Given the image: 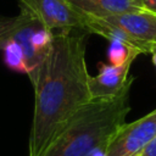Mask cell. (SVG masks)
<instances>
[{
	"instance_id": "6da1fadb",
	"label": "cell",
	"mask_w": 156,
	"mask_h": 156,
	"mask_svg": "<svg viewBox=\"0 0 156 156\" xmlns=\"http://www.w3.org/2000/svg\"><path fill=\"white\" fill-rule=\"evenodd\" d=\"M85 54L83 34L55 33L48 55L29 78L34 88L29 156H43L74 113L91 100Z\"/></svg>"
},
{
	"instance_id": "7a4b0ae2",
	"label": "cell",
	"mask_w": 156,
	"mask_h": 156,
	"mask_svg": "<svg viewBox=\"0 0 156 156\" xmlns=\"http://www.w3.org/2000/svg\"><path fill=\"white\" fill-rule=\"evenodd\" d=\"M128 87L113 99H91L58 133L43 156H101L130 111Z\"/></svg>"
},
{
	"instance_id": "3957f363",
	"label": "cell",
	"mask_w": 156,
	"mask_h": 156,
	"mask_svg": "<svg viewBox=\"0 0 156 156\" xmlns=\"http://www.w3.org/2000/svg\"><path fill=\"white\" fill-rule=\"evenodd\" d=\"M21 11L27 12L50 30L84 28L85 15L67 0H18Z\"/></svg>"
},
{
	"instance_id": "277c9868",
	"label": "cell",
	"mask_w": 156,
	"mask_h": 156,
	"mask_svg": "<svg viewBox=\"0 0 156 156\" xmlns=\"http://www.w3.org/2000/svg\"><path fill=\"white\" fill-rule=\"evenodd\" d=\"M21 12L23 15L22 22L11 35V39L21 49L27 67V76L30 78L48 55L55 33L27 12Z\"/></svg>"
},
{
	"instance_id": "5b68a950",
	"label": "cell",
	"mask_w": 156,
	"mask_h": 156,
	"mask_svg": "<svg viewBox=\"0 0 156 156\" xmlns=\"http://www.w3.org/2000/svg\"><path fill=\"white\" fill-rule=\"evenodd\" d=\"M156 136V108L144 117L123 123L108 140L101 156H135Z\"/></svg>"
},
{
	"instance_id": "8992f818",
	"label": "cell",
	"mask_w": 156,
	"mask_h": 156,
	"mask_svg": "<svg viewBox=\"0 0 156 156\" xmlns=\"http://www.w3.org/2000/svg\"><path fill=\"white\" fill-rule=\"evenodd\" d=\"M100 18L126 33L141 54H151L156 49V13L135 10Z\"/></svg>"
},
{
	"instance_id": "52a82bcc",
	"label": "cell",
	"mask_w": 156,
	"mask_h": 156,
	"mask_svg": "<svg viewBox=\"0 0 156 156\" xmlns=\"http://www.w3.org/2000/svg\"><path fill=\"white\" fill-rule=\"evenodd\" d=\"M138 54L132 55L121 65L100 63L99 73L89 74L88 87L91 99H113L132 87L134 78L129 77V69Z\"/></svg>"
},
{
	"instance_id": "ba28073f",
	"label": "cell",
	"mask_w": 156,
	"mask_h": 156,
	"mask_svg": "<svg viewBox=\"0 0 156 156\" xmlns=\"http://www.w3.org/2000/svg\"><path fill=\"white\" fill-rule=\"evenodd\" d=\"M88 16L107 17L122 12L143 10L139 0H67Z\"/></svg>"
},
{
	"instance_id": "9c48e42d",
	"label": "cell",
	"mask_w": 156,
	"mask_h": 156,
	"mask_svg": "<svg viewBox=\"0 0 156 156\" xmlns=\"http://www.w3.org/2000/svg\"><path fill=\"white\" fill-rule=\"evenodd\" d=\"M1 50L4 51V62L10 69L27 74V67L24 63L22 51L11 38L6 41Z\"/></svg>"
},
{
	"instance_id": "30bf717a",
	"label": "cell",
	"mask_w": 156,
	"mask_h": 156,
	"mask_svg": "<svg viewBox=\"0 0 156 156\" xmlns=\"http://www.w3.org/2000/svg\"><path fill=\"white\" fill-rule=\"evenodd\" d=\"M22 18H23L22 12L12 17L0 16V50L4 48L6 41L11 38V35L18 28L20 23L22 22Z\"/></svg>"
},
{
	"instance_id": "8fae6325",
	"label": "cell",
	"mask_w": 156,
	"mask_h": 156,
	"mask_svg": "<svg viewBox=\"0 0 156 156\" xmlns=\"http://www.w3.org/2000/svg\"><path fill=\"white\" fill-rule=\"evenodd\" d=\"M141 155H144V156H156V136L146 145V147L141 151Z\"/></svg>"
},
{
	"instance_id": "7c38bea8",
	"label": "cell",
	"mask_w": 156,
	"mask_h": 156,
	"mask_svg": "<svg viewBox=\"0 0 156 156\" xmlns=\"http://www.w3.org/2000/svg\"><path fill=\"white\" fill-rule=\"evenodd\" d=\"M143 10L156 13V0H139Z\"/></svg>"
},
{
	"instance_id": "4fadbf2b",
	"label": "cell",
	"mask_w": 156,
	"mask_h": 156,
	"mask_svg": "<svg viewBox=\"0 0 156 156\" xmlns=\"http://www.w3.org/2000/svg\"><path fill=\"white\" fill-rule=\"evenodd\" d=\"M151 56H152V63H154V66H155V68H156V49L151 52Z\"/></svg>"
},
{
	"instance_id": "5bb4252c",
	"label": "cell",
	"mask_w": 156,
	"mask_h": 156,
	"mask_svg": "<svg viewBox=\"0 0 156 156\" xmlns=\"http://www.w3.org/2000/svg\"><path fill=\"white\" fill-rule=\"evenodd\" d=\"M135 156H144V155H141V154H139V155H135Z\"/></svg>"
}]
</instances>
